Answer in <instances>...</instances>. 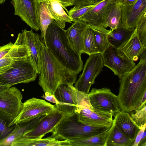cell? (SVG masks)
Returning a JSON list of instances; mask_svg holds the SVG:
<instances>
[{
    "mask_svg": "<svg viewBox=\"0 0 146 146\" xmlns=\"http://www.w3.org/2000/svg\"><path fill=\"white\" fill-rule=\"evenodd\" d=\"M54 95L58 102L56 106L67 115L74 112L79 105L90 103L88 94L78 90L72 84H61Z\"/></svg>",
    "mask_w": 146,
    "mask_h": 146,
    "instance_id": "6",
    "label": "cell"
},
{
    "mask_svg": "<svg viewBox=\"0 0 146 146\" xmlns=\"http://www.w3.org/2000/svg\"><path fill=\"white\" fill-rule=\"evenodd\" d=\"M5 0H0V4H3L5 2Z\"/></svg>",
    "mask_w": 146,
    "mask_h": 146,
    "instance_id": "41",
    "label": "cell"
},
{
    "mask_svg": "<svg viewBox=\"0 0 146 146\" xmlns=\"http://www.w3.org/2000/svg\"><path fill=\"white\" fill-rule=\"evenodd\" d=\"M19 45L11 68L0 75V81L10 87L18 84L35 81L38 74L27 46L23 44Z\"/></svg>",
    "mask_w": 146,
    "mask_h": 146,
    "instance_id": "4",
    "label": "cell"
},
{
    "mask_svg": "<svg viewBox=\"0 0 146 146\" xmlns=\"http://www.w3.org/2000/svg\"><path fill=\"white\" fill-rule=\"evenodd\" d=\"M40 69L38 84L45 96L54 94L60 85H73L77 74L61 64L42 42L40 47Z\"/></svg>",
    "mask_w": 146,
    "mask_h": 146,
    "instance_id": "3",
    "label": "cell"
},
{
    "mask_svg": "<svg viewBox=\"0 0 146 146\" xmlns=\"http://www.w3.org/2000/svg\"><path fill=\"white\" fill-rule=\"evenodd\" d=\"M88 24L80 21L74 22L66 30L68 38L75 49L81 55L84 53L83 40Z\"/></svg>",
    "mask_w": 146,
    "mask_h": 146,
    "instance_id": "20",
    "label": "cell"
},
{
    "mask_svg": "<svg viewBox=\"0 0 146 146\" xmlns=\"http://www.w3.org/2000/svg\"><path fill=\"white\" fill-rule=\"evenodd\" d=\"M84 53L90 56L98 53L96 48L93 31L89 25L86 28L84 38Z\"/></svg>",
    "mask_w": 146,
    "mask_h": 146,
    "instance_id": "30",
    "label": "cell"
},
{
    "mask_svg": "<svg viewBox=\"0 0 146 146\" xmlns=\"http://www.w3.org/2000/svg\"><path fill=\"white\" fill-rule=\"evenodd\" d=\"M40 29L41 31V38L43 39L42 42L44 43L47 29L54 19L51 15L48 8L46 1L40 3L39 8Z\"/></svg>",
    "mask_w": 146,
    "mask_h": 146,
    "instance_id": "27",
    "label": "cell"
},
{
    "mask_svg": "<svg viewBox=\"0 0 146 146\" xmlns=\"http://www.w3.org/2000/svg\"><path fill=\"white\" fill-rule=\"evenodd\" d=\"M137 0H114L115 3L120 5L127 4L132 3Z\"/></svg>",
    "mask_w": 146,
    "mask_h": 146,
    "instance_id": "39",
    "label": "cell"
},
{
    "mask_svg": "<svg viewBox=\"0 0 146 146\" xmlns=\"http://www.w3.org/2000/svg\"><path fill=\"white\" fill-rule=\"evenodd\" d=\"M42 43L66 68L77 74L82 70L83 62L81 55L70 43L66 30L58 25L54 19L47 29L45 41Z\"/></svg>",
    "mask_w": 146,
    "mask_h": 146,
    "instance_id": "2",
    "label": "cell"
},
{
    "mask_svg": "<svg viewBox=\"0 0 146 146\" xmlns=\"http://www.w3.org/2000/svg\"><path fill=\"white\" fill-rule=\"evenodd\" d=\"M90 26L93 32L95 46L98 52L102 54L110 45L108 39L110 30L102 27Z\"/></svg>",
    "mask_w": 146,
    "mask_h": 146,
    "instance_id": "25",
    "label": "cell"
},
{
    "mask_svg": "<svg viewBox=\"0 0 146 146\" xmlns=\"http://www.w3.org/2000/svg\"><path fill=\"white\" fill-rule=\"evenodd\" d=\"M134 29L125 27L121 21L116 29L110 30L108 35L110 44L117 48H120L129 39Z\"/></svg>",
    "mask_w": 146,
    "mask_h": 146,
    "instance_id": "22",
    "label": "cell"
},
{
    "mask_svg": "<svg viewBox=\"0 0 146 146\" xmlns=\"http://www.w3.org/2000/svg\"><path fill=\"white\" fill-rule=\"evenodd\" d=\"M11 146H69V142L67 140H59L51 136L30 138L22 136L15 140Z\"/></svg>",
    "mask_w": 146,
    "mask_h": 146,
    "instance_id": "21",
    "label": "cell"
},
{
    "mask_svg": "<svg viewBox=\"0 0 146 146\" xmlns=\"http://www.w3.org/2000/svg\"><path fill=\"white\" fill-rule=\"evenodd\" d=\"M120 5L122 24L127 28L135 29L142 16L146 13V0H137L132 3Z\"/></svg>",
    "mask_w": 146,
    "mask_h": 146,
    "instance_id": "16",
    "label": "cell"
},
{
    "mask_svg": "<svg viewBox=\"0 0 146 146\" xmlns=\"http://www.w3.org/2000/svg\"><path fill=\"white\" fill-rule=\"evenodd\" d=\"M13 120L0 111V141L9 134L15 129L16 125L9 126Z\"/></svg>",
    "mask_w": 146,
    "mask_h": 146,
    "instance_id": "31",
    "label": "cell"
},
{
    "mask_svg": "<svg viewBox=\"0 0 146 146\" xmlns=\"http://www.w3.org/2000/svg\"><path fill=\"white\" fill-rule=\"evenodd\" d=\"M16 42L26 45L28 48L30 56L38 74H40V47L42 43L39 35L31 30H22L18 34Z\"/></svg>",
    "mask_w": 146,
    "mask_h": 146,
    "instance_id": "17",
    "label": "cell"
},
{
    "mask_svg": "<svg viewBox=\"0 0 146 146\" xmlns=\"http://www.w3.org/2000/svg\"><path fill=\"white\" fill-rule=\"evenodd\" d=\"M13 45V43L10 42L8 44L0 46V59L8 52Z\"/></svg>",
    "mask_w": 146,
    "mask_h": 146,
    "instance_id": "36",
    "label": "cell"
},
{
    "mask_svg": "<svg viewBox=\"0 0 146 146\" xmlns=\"http://www.w3.org/2000/svg\"><path fill=\"white\" fill-rule=\"evenodd\" d=\"M14 15L36 31L40 29L39 8L37 0H11Z\"/></svg>",
    "mask_w": 146,
    "mask_h": 146,
    "instance_id": "10",
    "label": "cell"
},
{
    "mask_svg": "<svg viewBox=\"0 0 146 146\" xmlns=\"http://www.w3.org/2000/svg\"><path fill=\"white\" fill-rule=\"evenodd\" d=\"M146 106L141 109L134 111L130 115L136 123L141 128L146 123Z\"/></svg>",
    "mask_w": 146,
    "mask_h": 146,
    "instance_id": "34",
    "label": "cell"
},
{
    "mask_svg": "<svg viewBox=\"0 0 146 146\" xmlns=\"http://www.w3.org/2000/svg\"><path fill=\"white\" fill-rule=\"evenodd\" d=\"M18 49L19 45L14 43L8 52L0 59V75L11 68L14 57Z\"/></svg>",
    "mask_w": 146,
    "mask_h": 146,
    "instance_id": "29",
    "label": "cell"
},
{
    "mask_svg": "<svg viewBox=\"0 0 146 146\" xmlns=\"http://www.w3.org/2000/svg\"><path fill=\"white\" fill-rule=\"evenodd\" d=\"M114 117L113 120L117 128L127 137L134 140L141 128L136 123L129 113L120 110Z\"/></svg>",
    "mask_w": 146,
    "mask_h": 146,
    "instance_id": "19",
    "label": "cell"
},
{
    "mask_svg": "<svg viewBox=\"0 0 146 146\" xmlns=\"http://www.w3.org/2000/svg\"><path fill=\"white\" fill-rule=\"evenodd\" d=\"M90 104L97 112L111 114L114 116L121 110L117 96L106 87L93 88L88 94Z\"/></svg>",
    "mask_w": 146,
    "mask_h": 146,
    "instance_id": "7",
    "label": "cell"
},
{
    "mask_svg": "<svg viewBox=\"0 0 146 146\" xmlns=\"http://www.w3.org/2000/svg\"><path fill=\"white\" fill-rule=\"evenodd\" d=\"M74 5H92L96 4V0H73Z\"/></svg>",
    "mask_w": 146,
    "mask_h": 146,
    "instance_id": "37",
    "label": "cell"
},
{
    "mask_svg": "<svg viewBox=\"0 0 146 146\" xmlns=\"http://www.w3.org/2000/svg\"><path fill=\"white\" fill-rule=\"evenodd\" d=\"M146 49V48L141 43L135 29L129 39L121 47L117 48L119 56L128 61L134 62L138 60Z\"/></svg>",
    "mask_w": 146,
    "mask_h": 146,
    "instance_id": "18",
    "label": "cell"
},
{
    "mask_svg": "<svg viewBox=\"0 0 146 146\" xmlns=\"http://www.w3.org/2000/svg\"><path fill=\"white\" fill-rule=\"evenodd\" d=\"M42 97L46 100L55 104H58V102L55 98L54 94H51L48 96H45L43 94Z\"/></svg>",
    "mask_w": 146,
    "mask_h": 146,
    "instance_id": "38",
    "label": "cell"
},
{
    "mask_svg": "<svg viewBox=\"0 0 146 146\" xmlns=\"http://www.w3.org/2000/svg\"><path fill=\"white\" fill-rule=\"evenodd\" d=\"M146 123L141 128L137 134L132 146H138L144 131L145 130Z\"/></svg>",
    "mask_w": 146,
    "mask_h": 146,
    "instance_id": "35",
    "label": "cell"
},
{
    "mask_svg": "<svg viewBox=\"0 0 146 146\" xmlns=\"http://www.w3.org/2000/svg\"><path fill=\"white\" fill-rule=\"evenodd\" d=\"M67 115L56 108L46 115L33 128L25 132L22 136L30 138H42L46 134L52 133Z\"/></svg>",
    "mask_w": 146,
    "mask_h": 146,
    "instance_id": "11",
    "label": "cell"
},
{
    "mask_svg": "<svg viewBox=\"0 0 146 146\" xmlns=\"http://www.w3.org/2000/svg\"><path fill=\"white\" fill-rule=\"evenodd\" d=\"M22 98L19 90L15 87H10L0 93V111L13 120L20 111Z\"/></svg>",
    "mask_w": 146,
    "mask_h": 146,
    "instance_id": "15",
    "label": "cell"
},
{
    "mask_svg": "<svg viewBox=\"0 0 146 146\" xmlns=\"http://www.w3.org/2000/svg\"><path fill=\"white\" fill-rule=\"evenodd\" d=\"M114 0H104L96 4L92 7L80 17L78 21L90 26L105 28L108 15L115 4Z\"/></svg>",
    "mask_w": 146,
    "mask_h": 146,
    "instance_id": "14",
    "label": "cell"
},
{
    "mask_svg": "<svg viewBox=\"0 0 146 146\" xmlns=\"http://www.w3.org/2000/svg\"><path fill=\"white\" fill-rule=\"evenodd\" d=\"M89 56L82 74L74 86L78 90L87 94L89 93L97 76L103 71L104 66L101 54L97 53Z\"/></svg>",
    "mask_w": 146,
    "mask_h": 146,
    "instance_id": "9",
    "label": "cell"
},
{
    "mask_svg": "<svg viewBox=\"0 0 146 146\" xmlns=\"http://www.w3.org/2000/svg\"><path fill=\"white\" fill-rule=\"evenodd\" d=\"M10 87L0 81V93L9 88Z\"/></svg>",
    "mask_w": 146,
    "mask_h": 146,
    "instance_id": "40",
    "label": "cell"
},
{
    "mask_svg": "<svg viewBox=\"0 0 146 146\" xmlns=\"http://www.w3.org/2000/svg\"><path fill=\"white\" fill-rule=\"evenodd\" d=\"M37 0L38 1V2L39 3H40L42 2L48 1H49V0Z\"/></svg>",
    "mask_w": 146,
    "mask_h": 146,
    "instance_id": "42",
    "label": "cell"
},
{
    "mask_svg": "<svg viewBox=\"0 0 146 146\" xmlns=\"http://www.w3.org/2000/svg\"><path fill=\"white\" fill-rule=\"evenodd\" d=\"M121 17V9L120 5L115 3L109 13L107 19L105 28H110L113 30L117 27Z\"/></svg>",
    "mask_w": 146,
    "mask_h": 146,
    "instance_id": "28",
    "label": "cell"
},
{
    "mask_svg": "<svg viewBox=\"0 0 146 146\" xmlns=\"http://www.w3.org/2000/svg\"><path fill=\"white\" fill-rule=\"evenodd\" d=\"M137 65L119 78L117 99L121 110L130 113L143 107L142 101L146 94V51L139 57Z\"/></svg>",
    "mask_w": 146,
    "mask_h": 146,
    "instance_id": "1",
    "label": "cell"
},
{
    "mask_svg": "<svg viewBox=\"0 0 146 146\" xmlns=\"http://www.w3.org/2000/svg\"><path fill=\"white\" fill-rule=\"evenodd\" d=\"M135 29L141 43L146 48V13L142 16Z\"/></svg>",
    "mask_w": 146,
    "mask_h": 146,
    "instance_id": "32",
    "label": "cell"
},
{
    "mask_svg": "<svg viewBox=\"0 0 146 146\" xmlns=\"http://www.w3.org/2000/svg\"><path fill=\"white\" fill-rule=\"evenodd\" d=\"M104 0H96V3H98L99 2L102 1Z\"/></svg>",
    "mask_w": 146,
    "mask_h": 146,
    "instance_id": "43",
    "label": "cell"
},
{
    "mask_svg": "<svg viewBox=\"0 0 146 146\" xmlns=\"http://www.w3.org/2000/svg\"><path fill=\"white\" fill-rule=\"evenodd\" d=\"M78 120L85 124L93 126L111 127L112 124V115L94 111L90 104L78 106L75 111Z\"/></svg>",
    "mask_w": 146,
    "mask_h": 146,
    "instance_id": "12",
    "label": "cell"
},
{
    "mask_svg": "<svg viewBox=\"0 0 146 146\" xmlns=\"http://www.w3.org/2000/svg\"><path fill=\"white\" fill-rule=\"evenodd\" d=\"M109 130L102 133L90 137L69 141V146H106Z\"/></svg>",
    "mask_w": 146,
    "mask_h": 146,
    "instance_id": "26",
    "label": "cell"
},
{
    "mask_svg": "<svg viewBox=\"0 0 146 146\" xmlns=\"http://www.w3.org/2000/svg\"><path fill=\"white\" fill-rule=\"evenodd\" d=\"M56 108L45 100L32 98L23 103L19 114L9 126L28 122L40 116L47 115Z\"/></svg>",
    "mask_w": 146,
    "mask_h": 146,
    "instance_id": "8",
    "label": "cell"
},
{
    "mask_svg": "<svg viewBox=\"0 0 146 146\" xmlns=\"http://www.w3.org/2000/svg\"><path fill=\"white\" fill-rule=\"evenodd\" d=\"M104 65L120 78L135 66L134 62L128 61L119 56L117 48L110 45L101 54Z\"/></svg>",
    "mask_w": 146,
    "mask_h": 146,
    "instance_id": "13",
    "label": "cell"
},
{
    "mask_svg": "<svg viewBox=\"0 0 146 146\" xmlns=\"http://www.w3.org/2000/svg\"><path fill=\"white\" fill-rule=\"evenodd\" d=\"M48 10L54 19L61 27L64 29L66 23H72L74 20L70 18L66 13L68 11L66 8L56 0L46 1Z\"/></svg>",
    "mask_w": 146,
    "mask_h": 146,
    "instance_id": "23",
    "label": "cell"
},
{
    "mask_svg": "<svg viewBox=\"0 0 146 146\" xmlns=\"http://www.w3.org/2000/svg\"><path fill=\"white\" fill-rule=\"evenodd\" d=\"M110 127L85 124L79 121L75 112L66 116L52 132L51 137L59 140H75L102 133Z\"/></svg>",
    "mask_w": 146,
    "mask_h": 146,
    "instance_id": "5",
    "label": "cell"
},
{
    "mask_svg": "<svg viewBox=\"0 0 146 146\" xmlns=\"http://www.w3.org/2000/svg\"><path fill=\"white\" fill-rule=\"evenodd\" d=\"M108 132L106 146H132L134 142L117 128L113 120Z\"/></svg>",
    "mask_w": 146,
    "mask_h": 146,
    "instance_id": "24",
    "label": "cell"
},
{
    "mask_svg": "<svg viewBox=\"0 0 146 146\" xmlns=\"http://www.w3.org/2000/svg\"><path fill=\"white\" fill-rule=\"evenodd\" d=\"M95 5H74L68 11V15L74 20L75 22L77 21L80 17L90 10Z\"/></svg>",
    "mask_w": 146,
    "mask_h": 146,
    "instance_id": "33",
    "label": "cell"
}]
</instances>
